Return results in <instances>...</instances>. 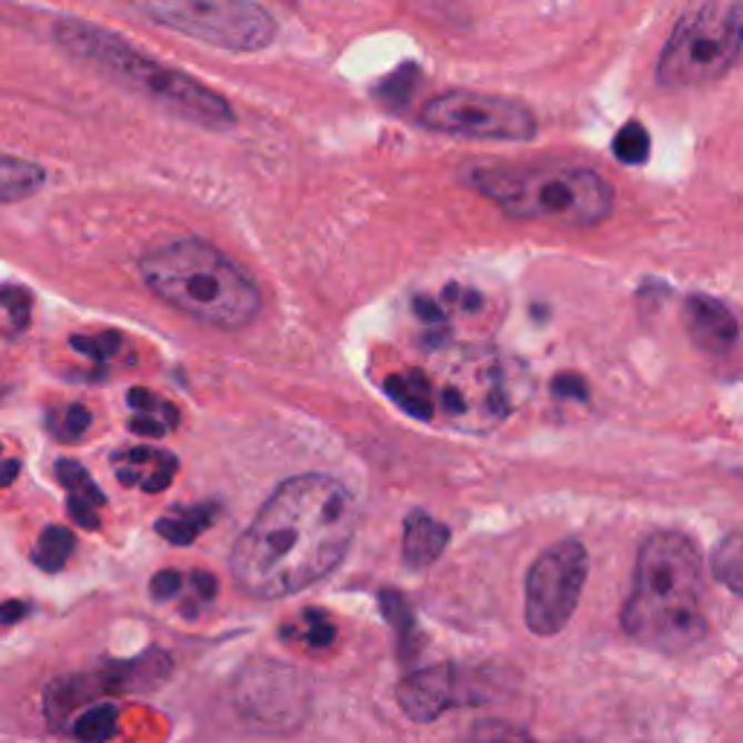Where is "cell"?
<instances>
[{"instance_id":"28","label":"cell","mask_w":743,"mask_h":743,"mask_svg":"<svg viewBox=\"0 0 743 743\" xmlns=\"http://www.w3.org/2000/svg\"><path fill=\"white\" fill-rule=\"evenodd\" d=\"M189 586V601L183 604V613H187L189 619L198 616L201 610H207L212 604V599H215V590H218V581L212 579L210 572H192L187 581Z\"/></svg>"},{"instance_id":"6","label":"cell","mask_w":743,"mask_h":743,"mask_svg":"<svg viewBox=\"0 0 743 743\" xmlns=\"http://www.w3.org/2000/svg\"><path fill=\"white\" fill-rule=\"evenodd\" d=\"M514 363L494 349H453L424 372L430 390V421H444L462 433H491L518 404Z\"/></svg>"},{"instance_id":"23","label":"cell","mask_w":743,"mask_h":743,"mask_svg":"<svg viewBox=\"0 0 743 743\" xmlns=\"http://www.w3.org/2000/svg\"><path fill=\"white\" fill-rule=\"evenodd\" d=\"M282 633H285V636L288 633H297L302 645L314 647V651H323V647H329L331 642H334V633L338 631H334V622L329 619V613L309 608L300 616V627H297V631H293V627H285Z\"/></svg>"},{"instance_id":"12","label":"cell","mask_w":743,"mask_h":743,"mask_svg":"<svg viewBox=\"0 0 743 743\" xmlns=\"http://www.w3.org/2000/svg\"><path fill=\"white\" fill-rule=\"evenodd\" d=\"M683 323L691 343L712 358H726L737 343V320L726 302L709 293H691L683 305Z\"/></svg>"},{"instance_id":"2","label":"cell","mask_w":743,"mask_h":743,"mask_svg":"<svg viewBox=\"0 0 743 743\" xmlns=\"http://www.w3.org/2000/svg\"><path fill=\"white\" fill-rule=\"evenodd\" d=\"M622 627L633 642L660 653H683L706 639L703 558L689 534L660 529L645 538Z\"/></svg>"},{"instance_id":"9","label":"cell","mask_w":743,"mask_h":743,"mask_svg":"<svg viewBox=\"0 0 743 743\" xmlns=\"http://www.w3.org/2000/svg\"><path fill=\"white\" fill-rule=\"evenodd\" d=\"M424 131L480 143H529L538 137V117L529 106L500 93L451 91L433 97L419 111Z\"/></svg>"},{"instance_id":"5","label":"cell","mask_w":743,"mask_h":743,"mask_svg":"<svg viewBox=\"0 0 743 743\" xmlns=\"http://www.w3.org/2000/svg\"><path fill=\"white\" fill-rule=\"evenodd\" d=\"M465 181L518 221H546L590 230L613 212V187L590 165L482 163Z\"/></svg>"},{"instance_id":"18","label":"cell","mask_w":743,"mask_h":743,"mask_svg":"<svg viewBox=\"0 0 743 743\" xmlns=\"http://www.w3.org/2000/svg\"><path fill=\"white\" fill-rule=\"evenodd\" d=\"M76 549V534L64 526H47L38 538V546L32 549V563L44 572L64 570Z\"/></svg>"},{"instance_id":"36","label":"cell","mask_w":743,"mask_h":743,"mask_svg":"<svg viewBox=\"0 0 743 743\" xmlns=\"http://www.w3.org/2000/svg\"><path fill=\"white\" fill-rule=\"evenodd\" d=\"M18 473H21V462L18 459H0V489L12 485L18 480Z\"/></svg>"},{"instance_id":"11","label":"cell","mask_w":743,"mask_h":743,"mask_svg":"<svg viewBox=\"0 0 743 743\" xmlns=\"http://www.w3.org/2000/svg\"><path fill=\"white\" fill-rule=\"evenodd\" d=\"M473 685L465 683V671L456 665H433V669L413 671L395 689L401 709L410 721L430 723L442 717L448 709L473 700Z\"/></svg>"},{"instance_id":"35","label":"cell","mask_w":743,"mask_h":743,"mask_svg":"<svg viewBox=\"0 0 743 743\" xmlns=\"http://www.w3.org/2000/svg\"><path fill=\"white\" fill-rule=\"evenodd\" d=\"M27 616V604L23 601H3L0 604V624H18Z\"/></svg>"},{"instance_id":"21","label":"cell","mask_w":743,"mask_h":743,"mask_svg":"<svg viewBox=\"0 0 743 743\" xmlns=\"http://www.w3.org/2000/svg\"><path fill=\"white\" fill-rule=\"evenodd\" d=\"M56 480L68 489L70 496H79V500H88L99 509V505H106V494L99 489L93 476L88 473V468H82L73 459H59L56 462Z\"/></svg>"},{"instance_id":"31","label":"cell","mask_w":743,"mask_h":743,"mask_svg":"<svg viewBox=\"0 0 743 743\" xmlns=\"http://www.w3.org/2000/svg\"><path fill=\"white\" fill-rule=\"evenodd\" d=\"M183 584H187V579H183L181 572L160 570L158 575L151 579V599L154 601L178 599V595L183 593Z\"/></svg>"},{"instance_id":"3","label":"cell","mask_w":743,"mask_h":743,"mask_svg":"<svg viewBox=\"0 0 743 743\" xmlns=\"http://www.w3.org/2000/svg\"><path fill=\"white\" fill-rule=\"evenodd\" d=\"M53 41L61 53L120 84L122 91L143 97L174 120L198 125L203 131H230L235 128V108L210 84L195 76L151 59L137 50L120 32L106 30L82 18H59L53 23Z\"/></svg>"},{"instance_id":"34","label":"cell","mask_w":743,"mask_h":743,"mask_svg":"<svg viewBox=\"0 0 743 743\" xmlns=\"http://www.w3.org/2000/svg\"><path fill=\"white\" fill-rule=\"evenodd\" d=\"M128 428L134 430V433H140V435H163V433H169V428H165V421L154 419V415H143V413H137L134 419L128 421Z\"/></svg>"},{"instance_id":"33","label":"cell","mask_w":743,"mask_h":743,"mask_svg":"<svg viewBox=\"0 0 743 743\" xmlns=\"http://www.w3.org/2000/svg\"><path fill=\"white\" fill-rule=\"evenodd\" d=\"M552 390H555V395H570V399H575V401L586 399L584 381H581L579 375H570V372H566V375H558L555 386H552Z\"/></svg>"},{"instance_id":"27","label":"cell","mask_w":743,"mask_h":743,"mask_svg":"<svg viewBox=\"0 0 743 743\" xmlns=\"http://www.w3.org/2000/svg\"><path fill=\"white\" fill-rule=\"evenodd\" d=\"M88 428H91V413H88V406L70 404L64 406L61 419L53 421V435L59 442H79V439L88 433Z\"/></svg>"},{"instance_id":"4","label":"cell","mask_w":743,"mask_h":743,"mask_svg":"<svg viewBox=\"0 0 743 743\" xmlns=\"http://www.w3.org/2000/svg\"><path fill=\"white\" fill-rule=\"evenodd\" d=\"M140 277L169 309L201 325L239 331L262 311V293L241 264L203 239H178L140 259Z\"/></svg>"},{"instance_id":"13","label":"cell","mask_w":743,"mask_h":743,"mask_svg":"<svg viewBox=\"0 0 743 743\" xmlns=\"http://www.w3.org/2000/svg\"><path fill=\"white\" fill-rule=\"evenodd\" d=\"M113 468H117V480L128 489L160 494L172 485L178 473V456L158 448H128L113 456Z\"/></svg>"},{"instance_id":"1","label":"cell","mask_w":743,"mask_h":743,"mask_svg":"<svg viewBox=\"0 0 743 743\" xmlns=\"http://www.w3.org/2000/svg\"><path fill=\"white\" fill-rule=\"evenodd\" d=\"M358 532V500L325 473H300L273 491L230 552L235 584L273 601L338 570Z\"/></svg>"},{"instance_id":"29","label":"cell","mask_w":743,"mask_h":743,"mask_svg":"<svg viewBox=\"0 0 743 743\" xmlns=\"http://www.w3.org/2000/svg\"><path fill=\"white\" fill-rule=\"evenodd\" d=\"M70 345H73L76 352H82V354H88V358H93V361L106 363L122 349V338L117 334V331L97 334V338H82V334H76V338L70 340Z\"/></svg>"},{"instance_id":"30","label":"cell","mask_w":743,"mask_h":743,"mask_svg":"<svg viewBox=\"0 0 743 743\" xmlns=\"http://www.w3.org/2000/svg\"><path fill=\"white\" fill-rule=\"evenodd\" d=\"M0 305L7 309L9 320L16 329H27L30 325V314H32V297L27 288L18 285H7L0 288Z\"/></svg>"},{"instance_id":"24","label":"cell","mask_w":743,"mask_h":743,"mask_svg":"<svg viewBox=\"0 0 743 743\" xmlns=\"http://www.w3.org/2000/svg\"><path fill=\"white\" fill-rule=\"evenodd\" d=\"M462 743H538L526 729L505 721H480L473 723L471 732Z\"/></svg>"},{"instance_id":"22","label":"cell","mask_w":743,"mask_h":743,"mask_svg":"<svg viewBox=\"0 0 743 743\" xmlns=\"http://www.w3.org/2000/svg\"><path fill=\"white\" fill-rule=\"evenodd\" d=\"M613 154L627 165H642L651 158V137L639 120L624 122L613 137Z\"/></svg>"},{"instance_id":"19","label":"cell","mask_w":743,"mask_h":743,"mask_svg":"<svg viewBox=\"0 0 743 743\" xmlns=\"http://www.w3.org/2000/svg\"><path fill=\"white\" fill-rule=\"evenodd\" d=\"M712 570H714V579L729 586V593H732V595L743 593V543H741V534L732 532V534H726L721 543H717V549H714V558H712Z\"/></svg>"},{"instance_id":"25","label":"cell","mask_w":743,"mask_h":743,"mask_svg":"<svg viewBox=\"0 0 743 743\" xmlns=\"http://www.w3.org/2000/svg\"><path fill=\"white\" fill-rule=\"evenodd\" d=\"M128 404L134 406L137 413L143 415H154V419L165 421V428L174 430L178 424H181V413H178V406L169 404V401L158 399L154 392L149 390H131L128 392Z\"/></svg>"},{"instance_id":"7","label":"cell","mask_w":743,"mask_h":743,"mask_svg":"<svg viewBox=\"0 0 743 743\" xmlns=\"http://www.w3.org/2000/svg\"><path fill=\"white\" fill-rule=\"evenodd\" d=\"M743 47L741 0H706L674 23L656 61L669 91H700L732 73Z\"/></svg>"},{"instance_id":"17","label":"cell","mask_w":743,"mask_h":743,"mask_svg":"<svg viewBox=\"0 0 743 743\" xmlns=\"http://www.w3.org/2000/svg\"><path fill=\"white\" fill-rule=\"evenodd\" d=\"M215 514L218 505L212 503L192 505V509H174L172 514L158 520V534L169 543H174V546H189L212 526Z\"/></svg>"},{"instance_id":"14","label":"cell","mask_w":743,"mask_h":743,"mask_svg":"<svg viewBox=\"0 0 743 743\" xmlns=\"http://www.w3.org/2000/svg\"><path fill=\"white\" fill-rule=\"evenodd\" d=\"M451 543V532L428 511H410L404 520V566L413 572L433 566Z\"/></svg>"},{"instance_id":"8","label":"cell","mask_w":743,"mask_h":743,"mask_svg":"<svg viewBox=\"0 0 743 743\" xmlns=\"http://www.w3.org/2000/svg\"><path fill=\"white\" fill-rule=\"evenodd\" d=\"M145 21L227 53H259L277 41V18L255 0H122Z\"/></svg>"},{"instance_id":"26","label":"cell","mask_w":743,"mask_h":743,"mask_svg":"<svg viewBox=\"0 0 743 743\" xmlns=\"http://www.w3.org/2000/svg\"><path fill=\"white\" fill-rule=\"evenodd\" d=\"M381 610H383V616H386V622H390L392 627H395V633L401 636V642H406L410 633H413L415 622H413V610H410L404 595L395 593V590H383Z\"/></svg>"},{"instance_id":"20","label":"cell","mask_w":743,"mask_h":743,"mask_svg":"<svg viewBox=\"0 0 743 743\" xmlns=\"http://www.w3.org/2000/svg\"><path fill=\"white\" fill-rule=\"evenodd\" d=\"M117 723H120V712L111 703H93L84 709L73 723L76 741L82 743H106L117 735Z\"/></svg>"},{"instance_id":"37","label":"cell","mask_w":743,"mask_h":743,"mask_svg":"<svg viewBox=\"0 0 743 743\" xmlns=\"http://www.w3.org/2000/svg\"><path fill=\"white\" fill-rule=\"evenodd\" d=\"M415 311H419L421 320H428V323H442V309H435L430 305V300H415Z\"/></svg>"},{"instance_id":"10","label":"cell","mask_w":743,"mask_h":743,"mask_svg":"<svg viewBox=\"0 0 743 743\" xmlns=\"http://www.w3.org/2000/svg\"><path fill=\"white\" fill-rule=\"evenodd\" d=\"M590 575L584 543L563 541L538 555L526 575V624L534 636H555L570 624Z\"/></svg>"},{"instance_id":"32","label":"cell","mask_w":743,"mask_h":743,"mask_svg":"<svg viewBox=\"0 0 743 743\" xmlns=\"http://www.w3.org/2000/svg\"><path fill=\"white\" fill-rule=\"evenodd\" d=\"M68 514L76 520V523H79V526L88 529V532L99 529L97 505L88 503V500H79V496H68Z\"/></svg>"},{"instance_id":"15","label":"cell","mask_w":743,"mask_h":743,"mask_svg":"<svg viewBox=\"0 0 743 743\" xmlns=\"http://www.w3.org/2000/svg\"><path fill=\"white\" fill-rule=\"evenodd\" d=\"M102 691H106V683H102L99 671L97 674H76L68 676V680H56V683H50V689L44 694L47 717H50L53 726H64L76 709L84 706L88 700L102 694Z\"/></svg>"},{"instance_id":"16","label":"cell","mask_w":743,"mask_h":743,"mask_svg":"<svg viewBox=\"0 0 743 743\" xmlns=\"http://www.w3.org/2000/svg\"><path fill=\"white\" fill-rule=\"evenodd\" d=\"M47 172L32 160L0 154V203L27 201L44 187Z\"/></svg>"}]
</instances>
